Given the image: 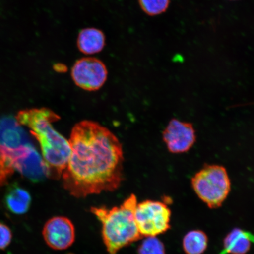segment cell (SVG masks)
Masks as SVG:
<instances>
[{
  "label": "cell",
  "mask_w": 254,
  "mask_h": 254,
  "mask_svg": "<svg viewBox=\"0 0 254 254\" xmlns=\"http://www.w3.org/2000/svg\"><path fill=\"white\" fill-rule=\"evenodd\" d=\"M71 152L62 174L64 188L75 198L118 189L124 179L122 145L109 129L85 120L73 127Z\"/></svg>",
  "instance_id": "6da1fadb"
},
{
  "label": "cell",
  "mask_w": 254,
  "mask_h": 254,
  "mask_svg": "<svg viewBox=\"0 0 254 254\" xmlns=\"http://www.w3.org/2000/svg\"><path fill=\"white\" fill-rule=\"evenodd\" d=\"M17 122L29 127L39 142L48 178L59 180L67 164L71 149L68 141L56 131L52 124L60 117L53 111L42 108L20 111Z\"/></svg>",
  "instance_id": "7a4b0ae2"
},
{
  "label": "cell",
  "mask_w": 254,
  "mask_h": 254,
  "mask_svg": "<svg viewBox=\"0 0 254 254\" xmlns=\"http://www.w3.org/2000/svg\"><path fill=\"white\" fill-rule=\"evenodd\" d=\"M137 204L136 196L131 194L119 206L91 208V213L102 225L101 235L108 254H117L124 248L143 238L135 218Z\"/></svg>",
  "instance_id": "3957f363"
},
{
  "label": "cell",
  "mask_w": 254,
  "mask_h": 254,
  "mask_svg": "<svg viewBox=\"0 0 254 254\" xmlns=\"http://www.w3.org/2000/svg\"><path fill=\"white\" fill-rule=\"evenodd\" d=\"M192 188L199 199L210 208L220 207L231 190L226 169L218 165H206L192 179Z\"/></svg>",
  "instance_id": "277c9868"
},
{
  "label": "cell",
  "mask_w": 254,
  "mask_h": 254,
  "mask_svg": "<svg viewBox=\"0 0 254 254\" xmlns=\"http://www.w3.org/2000/svg\"><path fill=\"white\" fill-rule=\"evenodd\" d=\"M171 212L166 204L154 200L138 203L135 211L136 225L142 237H157L170 229Z\"/></svg>",
  "instance_id": "5b68a950"
},
{
  "label": "cell",
  "mask_w": 254,
  "mask_h": 254,
  "mask_svg": "<svg viewBox=\"0 0 254 254\" xmlns=\"http://www.w3.org/2000/svg\"><path fill=\"white\" fill-rule=\"evenodd\" d=\"M107 77L106 65L94 57L78 60L71 68V77L75 85L88 91L99 90L106 82Z\"/></svg>",
  "instance_id": "8992f818"
},
{
  "label": "cell",
  "mask_w": 254,
  "mask_h": 254,
  "mask_svg": "<svg viewBox=\"0 0 254 254\" xmlns=\"http://www.w3.org/2000/svg\"><path fill=\"white\" fill-rule=\"evenodd\" d=\"M12 166L14 170L34 183L42 182L48 178L43 158L33 144L24 146L15 151Z\"/></svg>",
  "instance_id": "52a82bcc"
},
{
  "label": "cell",
  "mask_w": 254,
  "mask_h": 254,
  "mask_svg": "<svg viewBox=\"0 0 254 254\" xmlns=\"http://www.w3.org/2000/svg\"><path fill=\"white\" fill-rule=\"evenodd\" d=\"M44 241L51 249L63 251L68 249L75 240L74 224L69 218L57 216L48 220L43 230Z\"/></svg>",
  "instance_id": "ba28073f"
},
{
  "label": "cell",
  "mask_w": 254,
  "mask_h": 254,
  "mask_svg": "<svg viewBox=\"0 0 254 254\" xmlns=\"http://www.w3.org/2000/svg\"><path fill=\"white\" fill-rule=\"evenodd\" d=\"M163 140L168 150L174 154L187 152L196 141L194 128L191 124L171 120L163 134Z\"/></svg>",
  "instance_id": "9c48e42d"
},
{
  "label": "cell",
  "mask_w": 254,
  "mask_h": 254,
  "mask_svg": "<svg viewBox=\"0 0 254 254\" xmlns=\"http://www.w3.org/2000/svg\"><path fill=\"white\" fill-rule=\"evenodd\" d=\"M32 144L27 132L12 116L0 117V147L15 150Z\"/></svg>",
  "instance_id": "30bf717a"
},
{
  "label": "cell",
  "mask_w": 254,
  "mask_h": 254,
  "mask_svg": "<svg viewBox=\"0 0 254 254\" xmlns=\"http://www.w3.org/2000/svg\"><path fill=\"white\" fill-rule=\"evenodd\" d=\"M4 204L12 213L23 215L29 210L31 196L26 190L22 188L18 184H12L6 191Z\"/></svg>",
  "instance_id": "8fae6325"
},
{
  "label": "cell",
  "mask_w": 254,
  "mask_h": 254,
  "mask_svg": "<svg viewBox=\"0 0 254 254\" xmlns=\"http://www.w3.org/2000/svg\"><path fill=\"white\" fill-rule=\"evenodd\" d=\"M77 44L79 52L84 55H95L104 49L106 36L102 31L97 28H84L79 32Z\"/></svg>",
  "instance_id": "7c38bea8"
},
{
  "label": "cell",
  "mask_w": 254,
  "mask_h": 254,
  "mask_svg": "<svg viewBox=\"0 0 254 254\" xmlns=\"http://www.w3.org/2000/svg\"><path fill=\"white\" fill-rule=\"evenodd\" d=\"M253 242V235L240 228H235L224 238V250L220 254H246Z\"/></svg>",
  "instance_id": "4fadbf2b"
},
{
  "label": "cell",
  "mask_w": 254,
  "mask_h": 254,
  "mask_svg": "<svg viewBox=\"0 0 254 254\" xmlns=\"http://www.w3.org/2000/svg\"><path fill=\"white\" fill-rule=\"evenodd\" d=\"M208 239L204 232L192 230L184 237L183 246L187 254H202L207 249Z\"/></svg>",
  "instance_id": "5bb4252c"
},
{
  "label": "cell",
  "mask_w": 254,
  "mask_h": 254,
  "mask_svg": "<svg viewBox=\"0 0 254 254\" xmlns=\"http://www.w3.org/2000/svg\"><path fill=\"white\" fill-rule=\"evenodd\" d=\"M138 254H166L163 242L156 237H145L138 247Z\"/></svg>",
  "instance_id": "9a60e30c"
},
{
  "label": "cell",
  "mask_w": 254,
  "mask_h": 254,
  "mask_svg": "<svg viewBox=\"0 0 254 254\" xmlns=\"http://www.w3.org/2000/svg\"><path fill=\"white\" fill-rule=\"evenodd\" d=\"M142 11L149 15L163 13L169 5L170 0H138Z\"/></svg>",
  "instance_id": "2e32d148"
},
{
  "label": "cell",
  "mask_w": 254,
  "mask_h": 254,
  "mask_svg": "<svg viewBox=\"0 0 254 254\" xmlns=\"http://www.w3.org/2000/svg\"><path fill=\"white\" fill-rule=\"evenodd\" d=\"M11 161L0 154V188L7 182L9 178L14 173Z\"/></svg>",
  "instance_id": "e0dca14e"
},
{
  "label": "cell",
  "mask_w": 254,
  "mask_h": 254,
  "mask_svg": "<svg viewBox=\"0 0 254 254\" xmlns=\"http://www.w3.org/2000/svg\"><path fill=\"white\" fill-rule=\"evenodd\" d=\"M12 237V232L7 225L0 223V250H4L9 245Z\"/></svg>",
  "instance_id": "ac0fdd59"
}]
</instances>
